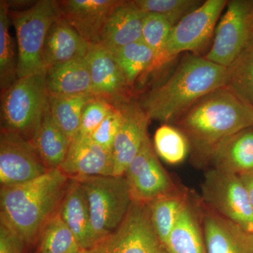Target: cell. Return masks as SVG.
<instances>
[{"label":"cell","instance_id":"obj_1","mask_svg":"<svg viewBox=\"0 0 253 253\" xmlns=\"http://www.w3.org/2000/svg\"><path fill=\"white\" fill-rule=\"evenodd\" d=\"M175 122L194 156L211 161L222 141L253 127V109L224 86L196 101Z\"/></svg>","mask_w":253,"mask_h":253},{"label":"cell","instance_id":"obj_2","mask_svg":"<svg viewBox=\"0 0 253 253\" xmlns=\"http://www.w3.org/2000/svg\"><path fill=\"white\" fill-rule=\"evenodd\" d=\"M226 68L198 55L186 54L167 81L140 102L151 120L175 122L196 101L226 85Z\"/></svg>","mask_w":253,"mask_h":253},{"label":"cell","instance_id":"obj_3","mask_svg":"<svg viewBox=\"0 0 253 253\" xmlns=\"http://www.w3.org/2000/svg\"><path fill=\"white\" fill-rule=\"evenodd\" d=\"M70 180L61 169H54L24 184L1 186L0 219L26 245L35 244L46 223L59 212Z\"/></svg>","mask_w":253,"mask_h":253},{"label":"cell","instance_id":"obj_4","mask_svg":"<svg viewBox=\"0 0 253 253\" xmlns=\"http://www.w3.org/2000/svg\"><path fill=\"white\" fill-rule=\"evenodd\" d=\"M49 101L45 73L18 78L1 92V130L31 141Z\"/></svg>","mask_w":253,"mask_h":253},{"label":"cell","instance_id":"obj_5","mask_svg":"<svg viewBox=\"0 0 253 253\" xmlns=\"http://www.w3.org/2000/svg\"><path fill=\"white\" fill-rule=\"evenodd\" d=\"M85 193L96 244L116 230L133 202L126 176H96L77 178Z\"/></svg>","mask_w":253,"mask_h":253},{"label":"cell","instance_id":"obj_6","mask_svg":"<svg viewBox=\"0 0 253 253\" xmlns=\"http://www.w3.org/2000/svg\"><path fill=\"white\" fill-rule=\"evenodd\" d=\"M18 44V78L45 73L43 47L48 30L59 18L54 1L41 0L26 10L9 12Z\"/></svg>","mask_w":253,"mask_h":253},{"label":"cell","instance_id":"obj_7","mask_svg":"<svg viewBox=\"0 0 253 253\" xmlns=\"http://www.w3.org/2000/svg\"><path fill=\"white\" fill-rule=\"evenodd\" d=\"M202 191L209 209L253 234V208L239 175L212 168L206 172Z\"/></svg>","mask_w":253,"mask_h":253},{"label":"cell","instance_id":"obj_8","mask_svg":"<svg viewBox=\"0 0 253 253\" xmlns=\"http://www.w3.org/2000/svg\"><path fill=\"white\" fill-rule=\"evenodd\" d=\"M88 253H169L155 231L149 205L133 201L117 229Z\"/></svg>","mask_w":253,"mask_h":253},{"label":"cell","instance_id":"obj_9","mask_svg":"<svg viewBox=\"0 0 253 253\" xmlns=\"http://www.w3.org/2000/svg\"><path fill=\"white\" fill-rule=\"evenodd\" d=\"M225 9L204 57L227 68L253 41V0H230Z\"/></svg>","mask_w":253,"mask_h":253},{"label":"cell","instance_id":"obj_10","mask_svg":"<svg viewBox=\"0 0 253 253\" xmlns=\"http://www.w3.org/2000/svg\"><path fill=\"white\" fill-rule=\"evenodd\" d=\"M227 0H207L172 28L166 45L167 62L182 52L198 53L209 44Z\"/></svg>","mask_w":253,"mask_h":253},{"label":"cell","instance_id":"obj_11","mask_svg":"<svg viewBox=\"0 0 253 253\" xmlns=\"http://www.w3.org/2000/svg\"><path fill=\"white\" fill-rule=\"evenodd\" d=\"M49 169L31 141L10 131L0 134L1 186L24 184L44 175Z\"/></svg>","mask_w":253,"mask_h":253},{"label":"cell","instance_id":"obj_12","mask_svg":"<svg viewBox=\"0 0 253 253\" xmlns=\"http://www.w3.org/2000/svg\"><path fill=\"white\" fill-rule=\"evenodd\" d=\"M124 175L129 184L133 201L149 204L176 192L170 178L158 161L149 136Z\"/></svg>","mask_w":253,"mask_h":253},{"label":"cell","instance_id":"obj_13","mask_svg":"<svg viewBox=\"0 0 253 253\" xmlns=\"http://www.w3.org/2000/svg\"><path fill=\"white\" fill-rule=\"evenodd\" d=\"M116 106L122 111L123 121L113 145V175L123 176L149 136L148 126L151 118L135 100L131 99Z\"/></svg>","mask_w":253,"mask_h":253},{"label":"cell","instance_id":"obj_14","mask_svg":"<svg viewBox=\"0 0 253 253\" xmlns=\"http://www.w3.org/2000/svg\"><path fill=\"white\" fill-rule=\"evenodd\" d=\"M85 59L93 96L115 105L132 99L131 88L112 52L100 44H92Z\"/></svg>","mask_w":253,"mask_h":253},{"label":"cell","instance_id":"obj_15","mask_svg":"<svg viewBox=\"0 0 253 253\" xmlns=\"http://www.w3.org/2000/svg\"><path fill=\"white\" fill-rule=\"evenodd\" d=\"M123 0L54 1L59 17L91 44H98L105 23Z\"/></svg>","mask_w":253,"mask_h":253},{"label":"cell","instance_id":"obj_16","mask_svg":"<svg viewBox=\"0 0 253 253\" xmlns=\"http://www.w3.org/2000/svg\"><path fill=\"white\" fill-rule=\"evenodd\" d=\"M59 169L70 179L113 175V153L89 136H76Z\"/></svg>","mask_w":253,"mask_h":253},{"label":"cell","instance_id":"obj_17","mask_svg":"<svg viewBox=\"0 0 253 253\" xmlns=\"http://www.w3.org/2000/svg\"><path fill=\"white\" fill-rule=\"evenodd\" d=\"M145 14L134 1H123L105 23L98 44L114 52L141 41Z\"/></svg>","mask_w":253,"mask_h":253},{"label":"cell","instance_id":"obj_18","mask_svg":"<svg viewBox=\"0 0 253 253\" xmlns=\"http://www.w3.org/2000/svg\"><path fill=\"white\" fill-rule=\"evenodd\" d=\"M91 45L72 26L59 17L51 25L46 34L42 54L44 67L46 69L59 63L85 58Z\"/></svg>","mask_w":253,"mask_h":253},{"label":"cell","instance_id":"obj_19","mask_svg":"<svg viewBox=\"0 0 253 253\" xmlns=\"http://www.w3.org/2000/svg\"><path fill=\"white\" fill-rule=\"evenodd\" d=\"M59 212L80 246L89 251L96 245L85 193L77 179H71Z\"/></svg>","mask_w":253,"mask_h":253},{"label":"cell","instance_id":"obj_20","mask_svg":"<svg viewBox=\"0 0 253 253\" xmlns=\"http://www.w3.org/2000/svg\"><path fill=\"white\" fill-rule=\"evenodd\" d=\"M45 80L49 96H93L85 58L50 66L46 69Z\"/></svg>","mask_w":253,"mask_h":253},{"label":"cell","instance_id":"obj_21","mask_svg":"<svg viewBox=\"0 0 253 253\" xmlns=\"http://www.w3.org/2000/svg\"><path fill=\"white\" fill-rule=\"evenodd\" d=\"M214 169L241 174L253 170V126L222 141L211 158Z\"/></svg>","mask_w":253,"mask_h":253},{"label":"cell","instance_id":"obj_22","mask_svg":"<svg viewBox=\"0 0 253 253\" xmlns=\"http://www.w3.org/2000/svg\"><path fill=\"white\" fill-rule=\"evenodd\" d=\"M207 253H246V232L208 208L202 216Z\"/></svg>","mask_w":253,"mask_h":253},{"label":"cell","instance_id":"obj_23","mask_svg":"<svg viewBox=\"0 0 253 253\" xmlns=\"http://www.w3.org/2000/svg\"><path fill=\"white\" fill-rule=\"evenodd\" d=\"M31 141L46 168L51 170L59 169L67 156L72 139L55 123L48 105Z\"/></svg>","mask_w":253,"mask_h":253},{"label":"cell","instance_id":"obj_24","mask_svg":"<svg viewBox=\"0 0 253 253\" xmlns=\"http://www.w3.org/2000/svg\"><path fill=\"white\" fill-rule=\"evenodd\" d=\"M167 249L169 253H207L202 226L188 200L168 239Z\"/></svg>","mask_w":253,"mask_h":253},{"label":"cell","instance_id":"obj_25","mask_svg":"<svg viewBox=\"0 0 253 253\" xmlns=\"http://www.w3.org/2000/svg\"><path fill=\"white\" fill-rule=\"evenodd\" d=\"M112 53L131 89L136 81L158 68L156 54L141 40Z\"/></svg>","mask_w":253,"mask_h":253},{"label":"cell","instance_id":"obj_26","mask_svg":"<svg viewBox=\"0 0 253 253\" xmlns=\"http://www.w3.org/2000/svg\"><path fill=\"white\" fill-rule=\"evenodd\" d=\"M225 87L253 109V39L226 68Z\"/></svg>","mask_w":253,"mask_h":253},{"label":"cell","instance_id":"obj_27","mask_svg":"<svg viewBox=\"0 0 253 253\" xmlns=\"http://www.w3.org/2000/svg\"><path fill=\"white\" fill-rule=\"evenodd\" d=\"M187 199L177 192L154 200L149 205L150 215L156 234L167 247L168 239L175 226Z\"/></svg>","mask_w":253,"mask_h":253},{"label":"cell","instance_id":"obj_28","mask_svg":"<svg viewBox=\"0 0 253 253\" xmlns=\"http://www.w3.org/2000/svg\"><path fill=\"white\" fill-rule=\"evenodd\" d=\"M94 96H49L48 105L55 123L72 139L79 131L82 114L86 103Z\"/></svg>","mask_w":253,"mask_h":253},{"label":"cell","instance_id":"obj_29","mask_svg":"<svg viewBox=\"0 0 253 253\" xmlns=\"http://www.w3.org/2000/svg\"><path fill=\"white\" fill-rule=\"evenodd\" d=\"M36 253H78L83 251L58 212L42 231Z\"/></svg>","mask_w":253,"mask_h":253},{"label":"cell","instance_id":"obj_30","mask_svg":"<svg viewBox=\"0 0 253 253\" xmlns=\"http://www.w3.org/2000/svg\"><path fill=\"white\" fill-rule=\"evenodd\" d=\"M18 58L9 33V11L7 3L0 1V88L7 89L18 79Z\"/></svg>","mask_w":253,"mask_h":253},{"label":"cell","instance_id":"obj_31","mask_svg":"<svg viewBox=\"0 0 253 253\" xmlns=\"http://www.w3.org/2000/svg\"><path fill=\"white\" fill-rule=\"evenodd\" d=\"M154 140L156 154L166 163L179 164L187 157L189 142L179 128L163 124L155 132Z\"/></svg>","mask_w":253,"mask_h":253},{"label":"cell","instance_id":"obj_32","mask_svg":"<svg viewBox=\"0 0 253 253\" xmlns=\"http://www.w3.org/2000/svg\"><path fill=\"white\" fill-rule=\"evenodd\" d=\"M173 26L161 15L146 13L143 21L141 41L154 51L157 57L158 68L167 63L166 49Z\"/></svg>","mask_w":253,"mask_h":253},{"label":"cell","instance_id":"obj_33","mask_svg":"<svg viewBox=\"0 0 253 253\" xmlns=\"http://www.w3.org/2000/svg\"><path fill=\"white\" fill-rule=\"evenodd\" d=\"M139 9L146 13L161 15L176 26L204 1L200 0H134Z\"/></svg>","mask_w":253,"mask_h":253},{"label":"cell","instance_id":"obj_34","mask_svg":"<svg viewBox=\"0 0 253 253\" xmlns=\"http://www.w3.org/2000/svg\"><path fill=\"white\" fill-rule=\"evenodd\" d=\"M116 109V105L108 100L96 96L91 98L83 109L81 126L76 136H90Z\"/></svg>","mask_w":253,"mask_h":253},{"label":"cell","instance_id":"obj_35","mask_svg":"<svg viewBox=\"0 0 253 253\" xmlns=\"http://www.w3.org/2000/svg\"><path fill=\"white\" fill-rule=\"evenodd\" d=\"M123 121L122 111L119 106L103 121L89 136L91 140L113 153V145Z\"/></svg>","mask_w":253,"mask_h":253},{"label":"cell","instance_id":"obj_36","mask_svg":"<svg viewBox=\"0 0 253 253\" xmlns=\"http://www.w3.org/2000/svg\"><path fill=\"white\" fill-rule=\"evenodd\" d=\"M26 246L23 238L0 219V253H25Z\"/></svg>","mask_w":253,"mask_h":253},{"label":"cell","instance_id":"obj_37","mask_svg":"<svg viewBox=\"0 0 253 253\" xmlns=\"http://www.w3.org/2000/svg\"><path fill=\"white\" fill-rule=\"evenodd\" d=\"M239 176L244 183L245 187L247 190L250 201H251L253 208V170L251 172L244 173Z\"/></svg>","mask_w":253,"mask_h":253},{"label":"cell","instance_id":"obj_38","mask_svg":"<svg viewBox=\"0 0 253 253\" xmlns=\"http://www.w3.org/2000/svg\"><path fill=\"white\" fill-rule=\"evenodd\" d=\"M245 246H246V253H253V234L246 233Z\"/></svg>","mask_w":253,"mask_h":253},{"label":"cell","instance_id":"obj_39","mask_svg":"<svg viewBox=\"0 0 253 253\" xmlns=\"http://www.w3.org/2000/svg\"><path fill=\"white\" fill-rule=\"evenodd\" d=\"M78 253H88L87 251H84V250H83V251H81V252Z\"/></svg>","mask_w":253,"mask_h":253}]
</instances>
